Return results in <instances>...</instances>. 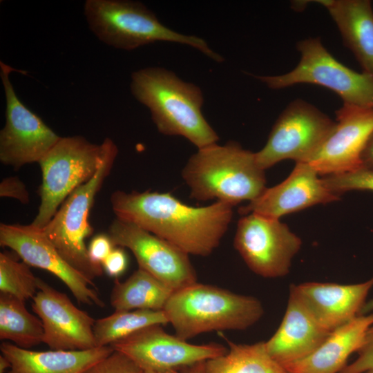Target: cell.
Returning a JSON list of instances; mask_svg holds the SVG:
<instances>
[{"mask_svg":"<svg viewBox=\"0 0 373 373\" xmlns=\"http://www.w3.org/2000/svg\"><path fill=\"white\" fill-rule=\"evenodd\" d=\"M163 311L175 335L184 341L206 332L245 330L265 312L254 296L198 282L174 291Z\"/></svg>","mask_w":373,"mask_h":373,"instance_id":"4","label":"cell"},{"mask_svg":"<svg viewBox=\"0 0 373 373\" xmlns=\"http://www.w3.org/2000/svg\"><path fill=\"white\" fill-rule=\"evenodd\" d=\"M0 196L15 198L23 204L29 202V194L26 186L17 177L6 178L1 182Z\"/></svg>","mask_w":373,"mask_h":373,"instance_id":"31","label":"cell"},{"mask_svg":"<svg viewBox=\"0 0 373 373\" xmlns=\"http://www.w3.org/2000/svg\"><path fill=\"white\" fill-rule=\"evenodd\" d=\"M361 161L363 168L373 171V132L363 151Z\"/></svg>","mask_w":373,"mask_h":373,"instance_id":"34","label":"cell"},{"mask_svg":"<svg viewBox=\"0 0 373 373\" xmlns=\"http://www.w3.org/2000/svg\"><path fill=\"white\" fill-rule=\"evenodd\" d=\"M102 267L111 277L117 278L126 269L128 265L127 256L121 247H114L103 261Z\"/></svg>","mask_w":373,"mask_h":373,"instance_id":"33","label":"cell"},{"mask_svg":"<svg viewBox=\"0 0 373 373\" xmlns=\"http://www.w3.org/2000/svg\"><path fill=\"white\" fill-rule=\"evenodd\" d=\"M167 323L163 310L115 311L95 320L93 332L97 346L107 347L146 327Z\"/></svg>","mask_w":373,"mask_h":373,"instance_id":"26","label":"cell"},{"mask_svg":"<svg viewBox=\"0 0 373 373\" xmlns=\"http://www.w3.org/2000/svg\"><path fill=\"white\" fill-rule=\"evenodd\" d=\"M11 367L9 361L1 354L0 355V373H5Z\"/></svg>","mask_w":373,"mask_h":373,"instance_id":"37","label":"cell"},{"mask_svg":"<svg viewBox=\"0 0 373 373\" xmlns=\"http://www.w3.org/2000/svg\"><path fill=\"white\" fill-rule=\"evenodd\" d=\"M84 14L90 31L113 48L131 50L157 41H168L193 47L217 62L224 61L205 40L169 28L141 2L86 0Z\"/></svg>","mask_w":373,"mask_h":373,"instance_id":"5","label":"cell"},{"mask_svg":"<svg viewBox=\"0 0 373 373\" xmlns=\"http://www.w3.org/2000/svg\"><path fill=\"white\" fill-rule=\"evenodd\" d=\"M13 70L0 61L6 97V124L0 131V161L18 169L28 164L39 163L61 136L19 99L10 79Z\"/></svg>","mask_w":373,"mask_h":373,"instance_id":"11","label":"cell"},{"mask_svg":"<svg viewBox=\"0 0 373 373\" xmlns=\"http://www.w3.org/2000/svg\"><path fill=\"white\" fill-rule=\"evenodd\" d=\"M373 287V276L354 284L305 282L292 284L294 292L320 324L329 332L360 315Z\"/></svg>","mask_w":373,"mask_h":373,"instance_id":"18","label":"cell"},{"mask_svg":"<svg viewBox=\"0 0 373 373\" xmlns=\"http://www.w3.org/2000/svg\"><path fill=\"white\" fill-rule=\"evenodd\" d=\"M138 365L144 371L165 372L184 369L223 355L228 349L222 345L191 344L168 334L162 325L142 328L110 345Z\"/></svg>","mask_w":373,"mask_h":373,"instance_id":"12","label":"cell"},{"mask_svg":"<svg viewBox=\"0 0 373 373\" xmlns=\"http://www.w3.org/2000/svg\"><path fill=\"white\" fill-rule=\"evenodd\" d=\"M0 245L11 249L30 267L44 269L57 276L79 303L104 307L94 283L63 258L43 229L31 224L1 223Z\"/></svg>","mask_w":373,"mask_h":373,"instance_id":"14","label":"cell"},{"mask_svg":"<svg viewBox=\"0 0 373 373\" xmlns=\"http://www.w3.org/2000/svg\"><path fill=\"white\" fill-rule=\"evenodd\" d=\"M0 350L10 363L8 373H84L113 351L110 346L87 350L34 351L9 342H3Z\"/></svg>","mask_w":373,"mask_h":373,"instance_id":"21","label":"cell"},{"mask_svg":"<svg viewBox=\"0 0 373 373\" xmlns=\"http://www.w3.org/2000/svg\"><path fill=\"white\" fill-rule=\"evenodd\" d=\"M144 373H178L177 370H169L165 372H155V371H151V370H146L144 371Z\"/></svg>","mask_w":373,"mask_h":373,"instance_id":"38","label":"cell"},{"mask_svg":"<svg viewBox=\"0 0 373 373\" xmlns=\"http://www.w3.org/2000/svg\"><path fill=\"white\" fill-rule=\"evenodd\" d=\"M336 125L309 163L319 175L354 171L363 167L361 155L373 132V108L343 104Z\"/></svg>","mask_w":373,"mask_h":373,"instance_id":"16","label":"cell"},{"mask_svg":"<svg viewBox=\"0 0 373 373\" xmlns=\"http://www.w3.org/2000/svg\"><path fill=\"white\" fill-rule=\"evenodd\" d=\"M373 314L359 315L330 333L310 355L283 367L287 373H339L361 347Z\"/></svg>","mask_w":373,"mask_h":373,"instance_id":"20","label":"cell"},{"mask_svg":"<svg viewBox=\"0 0 373 373\" xmlns=\"http://www.w3.org/2000/svg\"><path fill=\"white\" fill-rule=\"evenodd\" d=\"M118 149L105 159L95 175L75 189L43 228L63 258L75 269L93 282L103 274L102 265L94 263L85 240L93 232L88 216L96 195L109 175Z\"/></svg>","mask_w":373,"mask_h":373,"instance_id":"7","label":"cell"},{"mask_svg":"<svg viewBox=\"0 0 373 373\" xmlns=\"http://www.w3.org/2000/svg\"><path fill=\"white\" fill-rule=\"evenodd\" d=\"M328 10L343 41L363 69L373 77V9L369 0L318 1Z\"/></svg>","mask_w":373,"mask_h":373,"instance_id":"22","label":"cell"},{"mask_svg":"<svg viewBox=\"0 0 373 373\" xmlns=\"http://www.w3.org/2000/svg\"><path fill=\"white\" fill-rule=\"evenodd\" d=\"M116 149L115 143L108 137L96 144L81 135L61 137L39 162L42 177L41 201L30 224L44 228L68 195L89 181Z\"/></svg>","mask_w":373,"mask_h":373,"instance_id":"6","label":"cell"},{"mask_svg":"<svg viewBox=\"0 0 373 373\" xmlns=\"http://www.w3.org/2000/svg\"><path fill=\"white\" fill-rule=\"evenodd\" d=\"M114 247L108 235H97L93 238L88 247L89 257L94 263L102 265Z\"/></svg>","mask_w":373,"mask_h":373,"instance_id":"32","label":"cell"},{"mask_svg":"<svg viewBox=\"0 0 373 373\" xmlns=\"http://www.w3.org/2000/svg\"><path fill=\"white\" fill-rule=\"evenodd\" d=\"M224 338L227 352L205 361L204 373H287L269 355L265 341L237 344Z\"/></svg>","mask_w":373,"mask_h":373,"instance_id":"24","label":"cell"},{"mask_svg":"<svg viewBox=\"0 0 373 373\" xmlns=\"http://www.w3.org/2000/svg\"><path fill=\"white\" fill-rule=\"evenodd\" d=\"M182 177L191 198L216 200L233 207L254 200L267 188L265 173L258 166L255 153L235 141L198 149L188 160Z\"/></svg>","mask_w":373,"mask_h":373,"instance_id":"3","label":"cell"},{"mask_svg":"<svg viewBox=\"0 0 373 373\" xmlns=\"http://www.w3.org/2000/svg\"><path fill=\"white\" fill-rule=\"evenodd\" d=\"M117 218L132 222L188 255L207 256L219 246L233 217V206L220 201L186 205L170 193L115 191L111 195Z\"/></svg>","mask_w":373,"mask_h":373,"instance_id":"1","label":"cell"},{"mask_svg":"<svg viewBox=\"0 0 373 373\" xmlns=\"http://www.w3.org/2000/svg\"><path fill=\"white\" fill-rule=\"evenodd\" d=\"M331 332L289 289L283 320L272 336L265 341L266 347L273 359L284 367L310 355Z\"/></svg>","mask_w":373,"mask_h":373,"instance_id":"19","label":"cell"},{"mask_svg":"<svg viewBox=\"0 0 373 373\" xmlns=\"http://www.w3.org/2000/svg\"><path fill=\"white\" fill-rule=\"evenodd\" d=\"M322 180L331 192L338 196L351 191H373V171L363 167L349 173L323 176Z\"/></svg>","mask_w":373,"mask_h":373,"instance_id":"28","label":"cell"},{"mask_svg":"<svg viewBox=\"0 0 373 373\" xmlns=\"http://www.w3.org/2000/svg\"><path fill=\"white\" fill-rule=\"evenodd\" d=\"M84 373H144V371L129 357L113 350Z\"/></svg>","mask_w":373,"mask_h":373,"instance_id":"29","label":"cell"},{"mask_svg":"<svg viewBox=\"0 0 373 373\" xmlns=\"http://www.w3.org/2000/svg\"><path fill=\"white\" fill-rule=\"evenodd\" d=\"M44 327L39 318L30 314L25 301L0 293V339L30 349L43 343Z\"/></svg>","mask_w":373,"mask_h":373,"instance_id":"25","label":"cell"},{"mask_svg":"<svg viewBox=\"0 0 373 373\" xmlns=\"http://www.w3.org/2000/svg\"><path fill=\"white\" fill-rule=\"evenodd\" d=\"M131 92L146 106L157 131L182 136L198 149L217 143L219 137L202 112L204 97L196 85L161 67H147L131 74Z\"/></svg>","mask_w":373,"mask_h":373,"instance_id":"2","label":"cell"},{"mask_svg":"<svg viewBox=\"0 0 373 373\" xmlns=\"http://www.w3.org/2000/svg\"><path fill=\"white\" fill-rule=\"evenodd\" d=\"M364 373H373V370H368Z\"/></svg>","mask_w":373,"mask_h":373,"instance_id":"39","label":"cell"},{"mask_svg":"<svg viewBox=\"0 0 373 373\" xmlns=\"http://www.w3.org/2000/svg\"><path fill=\"white\" fill-rule=\"evenodd\" d=\"M336 122L301 99L290 102L274 124L264 147L255 153L262 170L284 160L307 162L333 131Z\"/></svg>","mask_w":373,"mask_h":373,"instance_id":"9","label":"cell"},{"mask_svg":"<svg viewBox=\"0 0 373 373\" xmlns=\"http://www.w3.org/2000/svg\"><path fill=\"white\" fill-rule=\"evenodd\" d=\"M233 245L251 271L277 278L289 274L302 240L280 219L250 213L238 220Z\"/></svg>","mask_w":373,"mask_h":373,"instance_id":"10","label":"cell"},{"mask_svg":"<svg viewBox=\"0 0 373 373\" xmlns=\"http://www.w3.org/2000/svg\"><path fill=\"white\" fill-rule=\"evenodd\" d=\"M174 290L138 268L126 280L115 278L111 294L115 311L163 310Z\"/></svg>","mask_w":373,"mask_h":373,"instance_id":"23","label":"cell"},{"mask_svg":"<svg viewBox=\"0 0 373 373\" xmlns=\"http://www.w3.org/2000/svg\"><path fill=\"white\" fill-rule=\"evenodd\" d=\"M357 356L339 373H364L373 370V324L367 329Z\"/></svg>","mask_w":373,"mask_h":373,"instance_id":"30","label":"cell"},{"mask_svg":"<svg viewBox=\"0 0 373 373\" xmlns=\"http://www.w3.org/2000/svg\"><path fill=\"white\" fill-rule=\"evenodd\" d=\"M373 314V297L367 300L362 308L360 315Z\"/></svg>","mask_w":373,"mask_h":373,"instance_id":"36","label":"cell"},{"mask_svg":"<svg viewBox=\"0 0 373 373\" xmlns=\"http://www.w3.org/2000/svg\"><path fill=\"white\" fill-rule=\"evenodd\" d=\"M32 308L43 324V343L50 350H87L98 347L93 332L95 320L77 308L66 294L39 278Z\"/></svg>","mask_w":373,"mask_h":373,"instance_id":"15","label":"cell"},{"mask_svg":"<svg viewBox=\"0 0 373 373\" xmlns=\"http://www.w3.org/2000/svg\"><path fill=\"white\" fill-rule=\"evenodd\" d=\"M204 362L198 363L184 368L183 373H204Z\"/></svg>","mask_w":373,"mask_h":373,"instance_id":"35","label":"cell"},{"mask_svg":"<svg viewBox=\"0 0 373 373\" xmlns=\"http://www.w3.org/2000/svg\"><path fill=\"white\" fill-rule=\"evenodd\" d=\"M38 278L30 266L8 252L0 253V291L25 301L38 291Z\"/></svg>","mask_w":373,"mask_h":373,"instance_id":"27","label":"cell"},{"mask_svg":"<svg viewBox=\"0 0 373 373\" xmlns=\"http://www.w3.org/2000/svg\"><path fill=\"white\" fill-rule=\"evenodd\" d=\"M300 59L290 72L272 76H255L272 89L296 84H314L335 92L343 104L373 108V77L357 73L338 61L323 46L319 37L297 43Z\"/></svg>","mask_w":373,"mask_h":373,"instance_id":"8","label":"cell"},{"mask_svg":"<svg viewBox=\"0 0 373 373\" xmlns=\"http://www.w3.org/2000/svg\"><path fill=\"white\" fill-rule=\"evenodd\" d=\"M108 236L115 247L132 252L139 268L174 291L198 282L189 255L137 225L116 218L108 228Z\"/></svg>","mask_w":373,"mask_h":373,"instance_id":"13","label":"cell"},{"mask_svg":"<svg viewBox=\"0 0 373 373\" xmlns=\"http://www.w3.org/2000/svg\"><path fill=\"white\" fill-rule=\"evenodd\" d=\"M318 173L307 162H296L281 183L266 188L257 198L238 209L242 215L258 213L268 218L280 217L318 204L339 200L323 183Z\"/></svg>","mask_w":373,"mask_h":373,"instance_id":"17","label":"cell"}]
</instances>
